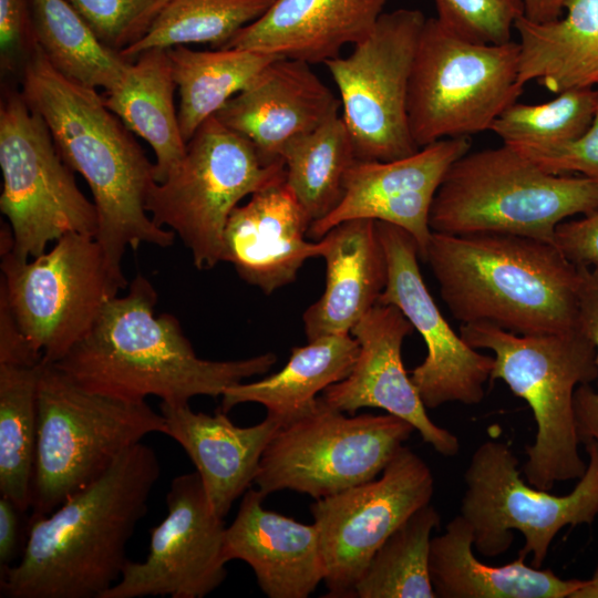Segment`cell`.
I'll list each match as a JSON object with an SVG mask.
<instances>
[{"mask_svg": "<svg viewBox=\"0 0 598 598\" xmlns=\"http://www.w3.org/2000/svg\"><path fill=\"white\" fill-rule=\"evenodd\" d=\"M140 442L49 514H32L19 563L0 574L6 598H102L128 560L126 545L159 477Z\"/></svg>", "mask_w": 598, "mask_h": 598, "instance_id": "obj_1", "label": "cell"}, {"mask_svg": "<svg viewBox=\"0 0 598 598\" xmlns=\"http://www.w3.org/2000/svg\"><path fill=\"white\" fill-rule=\"evenodd\" d=\"M27 104L47 123L55 147L87 183L96 207L99 243L106 265L124 287L122 270L127 247H169L175 233L156 225L145 209L154 164L124 123L105 105L96 89L55 70L39 45L20 78Z\"/></svg>", "mask_w": 598, "mask_h": 598, "instance_id": "obj_2", "label": "cell"}, {"mask_svg": "<svg viewBox=\"0 0 598 598\" xmlns=\"http://www.w3.org/2000/svg\"><path fill=\"white\" fill-rule=\"evenodd\" d=\"M157 293L138 274L128 292L111 299L89 333L54 364L85 390L128 402L155 395L183 403L221 396L245 379L268 372L272 352L213 361L197 357L177 318L155 315Z\"/></svg>", "mask_w": 598, "mask_h": 598, "instance_id": "obj_3", "label": "cell"}, {"mask_svg": "<svg viewBox=\"0 0 598 598\" xmlns=\"http://www.w3.org/2000/svg\"><path fill=\"white\" fill-rule=\"evenodd\" d=\"M453 317L517 334L580 327L578 269L554 243L512 234L433 233L423 258Z\"/></svg>", "mask_w": 598, "mask_h": 598, "instance_id": "obj_4", "label": "cell"}, {"mask_svg": "<svg viewBox=\"0 0 598 598\" xmlns=\"http://www.w3.org/2000/svg\"><path fill=\"white\" fill-rule=\"evenodd\" d=\"M461 338L494 353L491 380H502L533 411L536 436L526 447V481L550 491L556 482L579 480L587 463L579 454L574 395L598 379L596 347L581 327L517 334L488 323H466Z\"/></svg>", "mask_w": 598, "mask_h": 598, "instance_id": "obj_5", "label": "cell"}, {"mask_svg": "<svg viewBox=\"0 0 598 598\" xmlns=\"http://www.w3.org/2000/svg\"><path fill=\"white\" fill-rule=\"evenodd\" d=\"M596 209L594 181L547 173L502 144L467 152L450 166L433 197L429 225L446 235L512 234L554 243L560 223Z\"/></svg>", "mask_w": 598, "mask_h": 598, "instance_id": "obj_6", "label": "cell"}, {"mask_svg": "<svg viewBox=\"0 0 598 598\" xmlns=\"http://www.w3.org/2000/svg\"><path fill=\"white\" fill-rule=\"evenodd\" d=\"M163 415L145 401L128 402L83 389L42 363L32 514H49L97 480L127 448L165 434Z\"/></svg>", "mask_w": 598, "mask_h": 598, "instance_id": "obj_7", "label": "cell"}, {"mask_svg": "<svg viewBox=\"0 0 598 598\" xmlns=\"http://www.w3.org/2000/svg\"><path fill=\"white\" fill-rule=\"evenodd\" d=\"M519 47L476 43L426 19L413 60L408 120L422 148L444 138L489 131L494 121L517 102Z\"/></svg>", "mask_w": 598, "mask_h": 598, "instance_id": "obj_8", "label": "cell"}, {"mask_svg": "<svg viewBox=\"0 0 598 598\" xmlns=\"http://www.w3.org/2000/svg\"><path fill=\"white\" fill-rule=\"evenodd\" d=\"M282 179L283 161H265L251 142L213 116L188 141L179 165L151 185L145 209L156 225L182 239L198 269H210L221 261L234 208Z\"/></svg>", "mask_w": 598, "mask_h": 598, "instance_id": "obj_9", "label": "cell"}, {"mask_svg": "<svg viewBox=\"0 0 598 598\" xmlns=\"http://www.w3.org/2000/svg\"><path fill=\"white\" fill-rule=\"evenodd\" d=\"M12 234L0 229L2 296L43 362L61 360L92 329L106 303L125 289L111 274L92 236L68 234L31 260L11 251Z\"/></svg>", "mask_w": 598, "mask_h": 598, "instance_id": "obj_10", "label": "cell"}, {"mask_svg": "<svg viewBox=\"0 0 598 598\" xmlns=\"http://www.w3.org/2000/svg\"><path fill=\"white\" fill-rule=\"evenodd\" d=\"M0 210L20 260L40 256L68 234L96 237V207L79 188L44 120L6 81L0 103Z\"/></svg>", "mask_w": 598, "mask_h": 598, "instance_id": "obj_11", "label": "cell"}, {"mask_svg": "<svg viewBox=\"0 0 598 598\" xmlns=\"http://www.w3.org/2000/svg\"><path fill=\"white\" fill-rule=\"evenodd\" d=\"M584 445L589 457L586 472L566 495L527 485L506 443L487 440L478 445L464 473L460 511L473 529L474 549L486 557L499 556L518 532L525 540L518 554L530 555V565L540 568L561 528L592 524L598 515V445Z\"/></svg>", "mask_w": 598, "mask_h": 598, "instance_id": "obj_12", "label": "cell"}, {"mask_svg": "<svg viewBox=\"0 0 598 598\" xmlns=\"http://www.w3.org/2000/svg\"><path fill=\"white\" fill-rule=\"evenodd\" d=\"M413 431L390 413L347 416L319 395L274 434L254 484L266 496L290 489L327 497L378 477Z\"/></svg>", "mask_w": 598, "mask_h": 598, "instance_id": "obj_13", "label": "cell"}, {"mask_svg": "<svg viewBox=\"0 0 598 598\" xmlns=\"http://www.w3.org/2000/svg\"><path fill=\"white\" fill-rule=\"evenodd\" d=\"M425 21L416 9L383 12L349 55L324 63L339 91L341 117L357 159L388 162L420 150L410 132L406 106Z\"/></svg>", "mask_w": 598, "mask_h": 598, "instance_id": "obj_14", "label": "cell"}, {"mask_svg": "<svg viewBox=\"0 0 598 598\" xmlns=\"http://www.w3.org/2000/svg\"><path fill=\"white\" fill-rule=\"evenodd\" d=\"M431 468L402 446L380 477L316 499L310 506L319 536L328 598H353L372 556L414 512L431 503Z\"/></svg>", "mask_w": 598, "mask_h": 598, "instance_id": "obj_15", "label": "cell"}, {"mask_svg": "<svg viewBox=\"0 0 598 598\" xmlns=\"http://www.w3.org/2000/svg\"><path fill=\"white\" fill-rule=\"evenodd\" d=\"M166 505L165 518L150 530L146 559H128L102 598H203L226 579V527L196 471L172 480Z\"/></svg>", "mask_w": 598, "mask_h": 598, "instance_id": "obj_16", "label": "cell"}, {"mask_svg": "<svg viewBox=\"0 0 598 598\" xmlns=\"http://www.w3.org/2000/svg\"><path fill=\"white\" fill-rule=\"evenodd\" d=\"M375 224L388 266L386 285L378 303L398 307L424 340L426 357L410 372L424 406L480 403L494 357L477 352L450 327L422 278L412 235L390 223Z\"/></svg>", "mask_w": 598, "mask_h": 598, "instance_id": "obj_17", "label": "cell"}, {"mask_svg": "<svg viewBox=\"0 0 598 598\" xmlns=\"http://www.w3.org/2000/svg\"><path fill=\"white\" fill-rule=\"evenodd\" d=\"M470 148L471 138L462 136L436 141L394 161L355 159L346 173L341 200L310 224L308 236L320 239L354 218L385 221L412 235L423 260L432 236L429 216L435 192L450 166Z\"/></svg>", "mask_w": 598, "mask_h": 598, "instance_id": "obj_18", "label": "cell"}, {"mask_svg": "<svg viewBox=\"0 0 598 598\" xmlns=\"http://www.w3.org/2000/svg\"><path fill=\"white\" fill-rule=\"evenodd\" d=\"M413 330L398 307L377 303L350 331L359 344L351 372L320 396L329 406L349 414L362 408L382 409L408 421L439 454L454 456L460 452L458 439L429 417L402 362V343Z\"/></svg>", "mask_w": 598, "mask_h": 598, "instance_id": "obj_19", "label": "cell"}, {"mask_svg": "<svg viewBox=\"0 0 598 598\" xmlns=\"http://www.w3.org/2000/svg\"><path fill=\"white\" fill-rule=\"evenodd\" d=\"M311 221L285 179L268 185L234 208L224 236L221 261L246 282L270 295L296 280L310 258L322 257L324 238L308 241Z\"/></svg>", "mask_w": 598, "mask_h": 598, "instance_id": "obj_20", "label": "cell"}, {"mask_svg": "<svg viewBox=\"0 0 598 598\" xmlns=\"http://www.w3.org/2000/svg\"><path fill=\"white\" fill-rule=\"evenodd\" d=\"M340 109V99L310 64L278 58L215 117L251 142L265 161L277 162L288 142L339 115Z\"/></svg>", "mask_w": 598, "mask_h": 598, "instance_id": "obj_21", "label": "cell"}, {"mask_svg": "<svg viewBox=\"0 0 598 598\" xmlns=\"http://www.w3.org/2000/svg\"><path fill=\"white\" fill-rule=\"evenodd\" d=\"M265 498L251 487L243 495L225 529V560L247 563L269 598H307L323 581L317 528L266 509Z\"/></svg>", "mask_w": 598, "mask_h": 598, "instance_id": "obj_22", "label": "cell"}, {"mask_svg": "<svg viewBox=\"0 0 598 598\" xmlns=\"http://www.w3.org/2000/svg\"><path fill=\"white\" fill-rule=\"evenodd\" d=\"M165 434L176 441L196 467L213 511L225 517L251 487L261 456L282 422L267 414L251 426L234 424L224 411L194 412L188 402H161Z\"/></svg>", "mask_w": 598, "mask_h": 598, "instance_id": "obj_23", "label": "cell"}, {"mask_svg": "<svg viewBox=\"0 0 598 598\" xmlns=\"http://www.w3.org/2000/svg\"><path fill=\"white\" fill-rule=\"evenodd\" d=\"M388 0H275L221 48L252 50L308 64L340 56L373 29Z\"/></svg>", "mask_w": 598, "mask_h": 598, "instance_id": "obj_24", "label": "cell"}, {"mask_svg": "<svg viewBox=\"0 0 598 598\" xmlns=\"http://www.w3.org/2000/svg\"><path fill=\"white\" fill-rule=\"evenodd\" d=\"M326 286L302 315L308 341L350 333L378 303L388 279L384 250L373 219L344 220L322 237ZM321 239V238H320Z\"/></svg>", "mask_w": 598, "mask_h": 598, "instance_id": "obj_25", "label": "cell"}, {"mask_svg": "<svg viewBox=\"0 0 598 598\" xmlns=\"http://www.w3.org/2000/svg\"><path fill=\"white\" fill-rule=\"evenodd\" d=\"M473 540V529L460 514L432 537L429 568L436 597L571 598L584 584L527 565L520 554L502 566L484 564L474 555Z\"/></svg>", "mask_w": 598, "mask_h": 598, "instance_id": "obj_26", "label": "cell"}, {"mask_svg": "<svg viewBox=\"0 0 598 598\" xmlns=\"http://www.w3.org/2000/svg\"><path fill=\"white\" fill-rule=\"evenodd\" d=\"M566 16L515 22L518 84L537 81L554 93L598 87V0H566Z\"/></svg>", "mask_w": 598, "mask_h": 598, "instance_id": "obj_27", "label": "cell"}, {"mask_svg": "<svg viewBox=\"0 0 598 598\" xmlns=\"http://www.w3.org/2000/svg\"><path fill=\"white\" fill-rule=\"evenodd\" d=\"M177 89L168 50L152 48L138 53L121 82L104 91L105 105L134 134L152 147L154 179L163 182L186 154L174 104Z\"/></svg>", "mask_w": 598, "mask_h": 598, "instance_id": "obj_28", "label": "cell"}, {"mask_svg": "<svg viewBox=\"0 0 598 598\" xmlns=\"http://www.w3.org/2000/svg\"><path fill=\"white\" fill-rule=\"evenodd\" d=\"M358 353L359 344L351 333L326 336L293 347L280 371L228 388L221 395V411L227 413L241 403H259L268 415L287 424L309 412L326 388L346 379Z\"/></svg>", "mask_w": 598, "mask_h": 598, "instance_id": "obj_29", "label": "cell"}, {"mask_svg": "<svg viewBox=\"0 0 598 598\" xmlns=\"http://www.w3.org/2000/svg\"><path fill=\"white\" fill-rule=\"evenodd\" d=\"M167 50L179 94L178 122L186 143L203 123L279 58L237 48L198 51L177 45Z\"/></svg>", "mask_w": 598, "mask_h": 598, "instance_id": "obj_30", "label": "cell"}, {"mask_svg": "<svg viewBox=\"0 0 598 598\" xmlns=\"http://www.w3.org/2000/svg\"><path fill=\"white\" fill-rule=\"evenodd\" d=\"M37 44L52 66L87 87L114 89L131 59L106 47L66 0H31Z\"/></svg>", "mask_w": 598, "mask_h": 598, "instance_id": "obj_31", "label": "cell"}, {"mask_svg": "<svg viewBox=\"0 0 598 598\" xmlns=\"http://www.w3.org/2000/svg\"><path fill=\"white\" fill-rule=\"evenodd\" d=\"M42 363L0 362V493L22 513L31 507Z\"/></svg>", "mask_w": 598, "mask_h": 598, "instance_id": "obj_32", "label": "cell"}, {"mask_svg": "<svg viewBox=\"0 0 598 598\" xmlns=\"http://www.w3.org/2000/svg\"><path fill=\"white\" fill-rule=\"evenodd\" d=\"M281 159L285 182L312 223L339 204L346 173L357 158L350 133L337 115L288 142Z\"/></svg>", "mask_w": 598, "mask_h": 598, "instance_id": "obj_33", "label": "cell"}, {"mask_svg": "<svg viewBox=\"0 0 598 598\" xmlns=\"http://www.w3.org/2000/svg\"><path fill=\"white\" fill-rule=\"evenodd\" d=\"M440 523L431 504L414 512L374 553L353 598H435L429 564L431 535Z\"/></svg>", "mask_w": 598, "mask_h": 598, "instance_id": "obj_34", "label": "cell"}, {"mask_svg": "<svg viewBox=\"0 0 598 598\" xmlns=\"http://www.w3.org/2000/svg\"><path fill=\"white\" fill-rule=\"evenodd\" d=\"M275 0H171L148 33L122 52L131 60L152 48L185 44L224 47L243 28L259 19Z\"/></svg>", "mask_w": 598, "mask_h": 598, "instance_id": "obj_35", "label": "cell"}, {"mask_svg": "<svg viewBox=\"0 0 598 598\" xmlns=\"http://www.w3.org/2000/svg\"><path fill=\"white\" fill-rule=\"evenodd\" d=\"M597 89L570 90L546 103H513L489 131L515 150L550 148L580 137L590 126Z\"/></svg>", "mask_w": 598, "mask_h": 598, "instance_id": "obj_36", "label": "cell"}, {"mask_svg": "<svg viewBox=\"0 0 598 598\" xmlns=\"http://www.w3.org/2000/svg\"><path fill=\"white\" fill-rule=\"evenodd\" d=\"M110 49L140 42L171 0H66Z\"/></svg>", "mask_w": 598, "mask_h": 598, "instance_id": "obj_37", "label": "cell"}, {"mask_svg": "<svg viewBox=\"0 0 598 598\" xmlns=\"http://www.w3.org/2000/svg\"><path fill=\"white\" fill-rule=\"evenodd\" d=\"M439 22L465 40L503 44L512 41L524 16L523 0H434Z\"/></svg>", "mask_w": 598, "mask_h": 598, "instance_id": "obj_38", "label": "cell"}, {"mask_svg": "<svg viewBox=\"0 0 598 598\" xmlns=\"http://www.w3.org/2000/svg\"><path fill=\"white\" fill-rule=\"evenodd\" d=\"M578 269L579 323L596 347L598 367V270L576 265ZM574 409L580 443L598 445V391L589 384L579 385L574 395Z\"/></svg>", "mask_w": 598, "mask_h": 598, "instance_id": "obj_39", "label": "cell"}, {"mask_svg": "<svg viewBox=\"0 0 598 598\" xmlns=\"http://www.w3.org/2000/svg\"><path fill=\"white\" fill-rule=\"evenodd\" d=\"M516 151L547 173L579 174L598 184V101L590 126L577 140L550 148Z\"/></svg>", "mask_w": 598, "mask_h": 598, "instance_id": "obj_40", "label": "cell"}, {"mask_svg": "<svg viewBox=\"0 0 598 598\" xmlns=\"http://www.w3.org/2000/svg\"><path fill=\"white\" fill-rule=\"evenodd\" d=\"M38 47L31 0H0V65L2 75L19 80Z\"/></svg>", "mask_w": 598, "mask_h": 598, "instance_id": "obj_41", "label": "cell"}, {"mask_svg": "<svg viewBox=\"0 0 598 598\" xmlns=\"http://www.w3.org/2000/svg\"><path fill=\"white\" fill-rule=\"evenodd\" d=\"M554 243L574 265L598 270V209L560 223L556 227Z\"/></svg>", "mask_w": 598, "mask_h": 598, "instance_id": "obj_42", "label": "cell"}, {"mask_svg": "<svg viewBox=\"0 0 598 598\" xmlns=\"http://www.w3.org/2000/svg\"><path fill=\"white\" fill-rule=\"evenodd\" d=\"M21 514L10 498L0 496V574L11 567L19 553Z\"/></svg>", "mask_w": 598, "mask_h": 598, "instance_id": "obj_43", "label": "cell"}, {"mask_svg": "<svg viewBox=\"0 0 598 598\" xmlns=\"http://www.w3.org/2000/svg\"><path fill=\"white\" fill-rule=\"evenodd\" d=\"M566 0H523L524 17L533 22H549L561 17Z\"/></svg>", "mask_w": 598, "mask_h": 598, "instance_id": "obj_44", "label": "cell"}, {"mask_svg": "<svg viewBox=\"0 0 598 598\" xmlns=\"http://www.w3.org/2000/svg\"><path fill=\"white\" fill-rule=\"evenodd\" d=\"M571 598H598V565L590 579L584 580L582 586Z\"/></svg>", "mask_w": 598, "mask_h": 598, "instance_id": "obj_45", "label": "cell"}]
</instances>
